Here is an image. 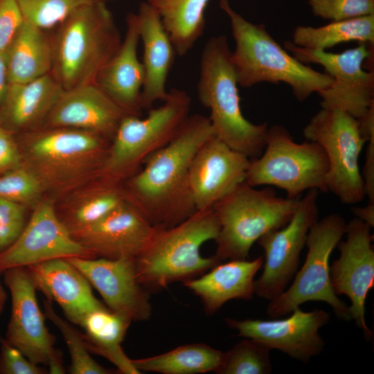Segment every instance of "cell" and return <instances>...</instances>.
Returning a JSON list of instances; mask_svg holds the SVG:
<instances>
[{
  "label": "cell",
  "mask_w": 374,
  "mask_h": 374,
  "mask_svg": "<svg viewBox=\"0 0 374 374\" xmlns=\"http://www.w3.org/2000/svg\"><path fill=\"white\" fill-rule=\"evenodd\" d=\"M156 229L125 201L101 220L71 235L96 258H136L145 249Z\"/></svg>",
  "instance_id": "obj_20"
},
{
  "label": "cell",
  "mask_w": 374,
  "mask_h": 374,
  "mask_svg": "<svg viewBox=\"0 0 374 374\" xmlns=\"http://www.w3.org/2000/svg\"><path fill=\"white\" fill-rule=\"evenodd\" d=\"M97 0H17L24 20L42 30L57 26L71 13Z\"/></svg>",
  "instance_id": "obj_35"
},
{
  "label": "cell",
  "mask_w": 374,
  "mask_h": 374,
  "mask_svg": "<svg viewBox=\"0 0 374 374\" xmlns=\"http://www.w3.org/2000/svg\"><path fill=\"white\" fill-rule=\"evenodd\" d=\"M22 165L46 193L64 195L99 179L111 140L95 132L62 127L18 134Z\"/></svg>",
  "instance_id": "obj_2"
},
{
  "label": "cell",
  "mask_w": 374,
  "mask_h": 374,
  "mask_svg": "<svg viewBox=\"0 0 374 374\" xmlns=\"http://www.w3.org/2000/svg\"><path fill=\"white\" fill-rule=\"evenodd\" d=\"M319 190L310 189L299 199L296 211L283 227L260 237L263 270L254 281L255 294L271 301L287 287L298 270L300 256L311 226L318 220Z\"/></svg>",
  "instance_id": "obj_13"
},
{
  "label": "cell",
  "mask_w": 374,
  "mask_h": 374,
  "mask_svg": "<svg viewBox=\"0 0 374 374\" xmlns=\"http://www.w3.org/2000/svg\"><path fill=\"white\" fill-rule=\"evenodd\" d=\"M225 353L204 344L181 346L155 356L132 359L141 371L162 374H199L217 373L223 363Z\"/></svg>",
  "instance_id": "obj_30"
},
{
  "label": "cell",
  "mask_w": 374,
  "mask_h": 374,
  "mask_svg": "<svg viewBox=\"0 0 374 374\" xmlns=\"http://www.w3.org/2000/svg\"><path fill=\"white\" fill-rule=\"evenodd\" d=\"M48 370L34 364L17 347L0 338V374H45Z\"/></svg>",
  "instance_id": "obj_39"
},
{
  "label": "cell",
  "mask_w": 374,
  "mask_h": 374,
  "mask_svg": "<svg viewBox=\"0 0 374 374\" xmlns=\"http://www.w3.org/2000/svg\"><path fill=\"white\" fill-rule=\"evenodd\" d=\"M229 18L235 48L231 62L238 83L250 87L260 82H285L299 101L328 87L332 78L319 72L287 52L267 32L264 24H255L235 12L229 0H220Z\"/></svg>",
  "instance_id": "obj_3"
},
{
  "label": "cell",
  "mask_w": 374,
  "mask_h": 374,
  "mask_svg": "<svg viewBox=\"0 0 374 374\" xmlns=\"http://www.w3.org/2000/svg\"><path fill=\"white\" fill-rule=\"evenodd\" d=\"M37 290L61 307L66 319L78 325L90 312L105 307L93 294L85 276L66 258L26 267Z\"/></svg>",
  "instance_id": "obj_22"
},
{
  "label": "cell",
  "mask_w": 374,
  "mask_h": 374,
  "mask_svg": "<svg viewBox=\"0 0 374 374\" xmlns=\"http://www.w3.org/2000/svg\"><path fill=\"white\" fill-rule=\"evenodd\" d=\"M28 209L0 197V253L9 247L24 230L30 217Z\"/></svg>",
  "instance_id": "obj_38"
},
{
  "label": "cell",
  "mask_w": 374,
  "mask_h": 374,
  "mask_svg": "<svg viewBox=\"0 0 374 374\" xmlns=\"http://www.w3.org/2000/svg\"><path fill=\"white\" fill-rule=\"evenodd\" d=\"M351 41L373 46L374 15L331 21L320 27L299 26L294 31L292 43L307 49L326 51Z\"/></svg>",
  "instance_id": "obj_32"
},
{
  "label": "cell",
  "mask_w": 374,
  "mask_h": 374,
  "mask_svg": "<svg viewBox=\"0 0 374 374\" xmlns=\"http://www.w3.org/2000/svg\"><path fill=\"white\" fill-rule=\"evenodd\" d=\"M346 222L338 213H332L317 220L310 229L305 244V262L291 285L279 296L269 301V317L285 316L308 301L328 303L336 315L351 320L348 306L334 292L330 276V257L346 233Z\"/></svg>",
  "instance_id": "obj_10"
},
{
  "label": "cell",
  "mask_w": 374,
  "mask_h": 374,
  "mask_svg": "<svg viewBox=\"0 0 374 374\" xmlns=\"http://www.w3.org/2000/svg\"><path fill=\"white\" fill-rule=\"evenodd\" d=\"M136 15L143 44L141 107L148 110L156 101L166 98L167 78L177 53L159 14L147 1L141 3Z\"/></svg>",
  "instance_id": "obj_24"
},
{
  "label": "cell",
  "mask_w": 374,
  "mask_h": 374,
  "mask_svg": "<svg viewBox=\"0 0 374 374\" xmlns=\"http://www.w3.org/2000/svg\"><path fill=\"white\" fill-rule=\"evenodd\" d=\"M126 24L124 39L118 51L98 74L95 84L127 115L140 117L143 109L141 91L145 71L137 55L140 41L137 15L129 13Z\"/></svg>",
  "instance_id": "obj_23"
},
{
  "label": "cell",
  "mask_w": 374,
  "mask_h": 374,
  "mask_svg": "<svg viewBox=\"0 0 374 374\" xmlns=\"http://www.w3.org/2000/svg\"><path fill=\"white\" fill-rule=\"evenodd\" d=\"M105 1H114V0H104Z\"/></svg>",
  "instance_id": "obj_45"
},
{
  "label": "cell",
  "mask_w": 374,
  "mask_h": 374,
  "mask_svg": "<svg viewBox=\"0 0 374 374\" xmlns=\"http://www.w3.org/2000/svg\"><path fill=\"white\" fill-rule=\"evenodd\" d=\"M353 213L357 218L368 224L370 226H374V204L368 203L365 207H353Z\"/></svg>",
  "instance_id": "obj_43"
},
{
  "label": "cell",
  "mask_w": 374,
  "mask_h": 374,
  "mask_svg": "<svg viewBox=\"0 0 374 374\" xmlns=\"http://www.w3.org/2000/svg\"><path fill=\"white\" fill-rule=\"evenodd\" d=\"M22 164L17 137L0 126V175Z\"/></svg>",
  "instance_id": "obj_41"
},
{
  "label": "cell",
  "mask_w": 374,
  "mask_h": 374,
  "mask_svg": "<svg viewBox=\"0 0 374 374\" xmlns=\"http://www.w3.org/2000/svg\"><path fill=\"white\" fill-rule=\"evenodd\" d=\"M9 84L6 51H0V105L5 98Z\"/></svg>",
  "instance_id": "obj_42"
},
{
  "label": "cell",
  "mask_w": 374,
  "mask_h": 374,
  "mask_svg": "<svg viewBox=\"0 0 374 374\" xmlns=\"http://www.w3.org/2000/svg\"><path fill=\"white\" fill-rule=\"evenodd\" d=\"M62 91L51 73L10 84L0 105V126L15 135L42 127Z\"/></svg>",
  "instance_id": "obj_25"
},
{
  "label": "cell",
  "mask_w": 374,
  "mask_h": 374,
  "mask_svg": "<svg viewBox=\"0 0 374 374\" xmlns=\"http://www.w3.org/2000/svg\"><path fill=\"white\" fill-rule=\"evenodd\" d=\"M215 136L209 118L189 116L172 139L122 183L127 202L155 227L173 226L196 211L188 187L190 164L199 148Z\"/></svg>",
  "instance_id": "obj_1"
},
{
  "label": "cell",
  "mask_w": 374,
  "mask_h": 374,
  "mask_svg": "<svg viewBox=\"0 0 374 374\" xmlns=\"http://www.w3.org/2000/svg\"><path fill=\"white\" fill-rule=\"evenodd\" d=\"M126 115L99 87L92 83L63 90L42 127L80 129L112 141Z\"/></svg>",
  "instance_id": "obj_21"
},
{
  "label": "cell",
  "mask_w": 374,
  "mask_h": 374,
  "mask_svg": "<svg viewBox=\"0 0 374 374\" xmlns=\"http://www.w3.org/2000/svg\"><path fill=\"white\" fill-rule=\"evenodd\" d=\"M6 56L10 84L47 75L53 66L52 36L24 21L6 50Z\"/></svg>",
  "instance_id": "obj_27"
},
{
  "label": "cell",
  "mask_w": 374,
  "mask_h": 374,
  "mask_svg": "<svg viewBox=\"0 0 374 374\" xmlns=\"http://www.w3.org/2000/svg\"><path fill=\"white\" fill-rule=\"evenodd\" d=\"M24 21L17 0H0V51H6Z\"/></svg>",
  "instance_id": "obj_40"
},
{
  "label": "cell",
  "mask_w": 374,
  "mask_h": 374,
  "mask_svg": "<svg viewBox=\"0 0 374 374\" xmlns=\"http://www.w3.org/2000/svg\"><path fill=\"white\" fill-rule=\"evenodd\" d=\"M4 280L11 296V315L5 339L19 349L34 364L51 371L64 367L62 355L55 348V337L45 325L36 287L26 267L7 269Z\"/></svg>",
  "instance_id": "obj_14"
},
{
  "label": "cell",
  "mask_w": 374,
  "mask_h": 374,
  "mask_svg": "<svg viewBox=\"0 0 374 374\" xmlns=\"http://www.w3.org/2000/svg\"><path fill=\"white\" fill-rule=\"evenodd\" d=\"M238 85L227 37H211L201 55L198 98L211 111L215 136L249 158H256L265 146L267 123L253 124L244 116Z\"/></svg>",
  "instance_id": "obj_5"
},
{
  "label": "cell",
  "mask_w": 374,
  "mask_h": 374,
  "mask_svg": "<svg viewBox=\"0 0 374 374\" xmlns=\"http://www.w3.org/2000/svg\"><path fill=\"white\" fill-rule=\"evenodd\" d=\"M371 226L355 217L346 224V239L337 244L339 257L330 267L332 289L338 295L344 294L351 301L348 311L364 337L371 339L373 332L365 319V303L374 287L373 235Z\"/></svg>",
  "instance_id": "obj_16"
},
{
  "label": "cell",
  "mask_w": 374,
  "mask_h": 374,
  "mask_svg": "<svg viewBox=\"0 0 374 374\" xmlns=\"http://www.w3.org/2000/svg\"><path fill=\"white\" fill-rule=\"evenodd\" d=\"M104 0L80 6L52 36L51 75L63 90L95 83L122 40Z\"/></svg>",
  "instance_id": "obj_4"
},
{
  "label": "cell",
  "mask_w": 374,
  "mask_h": 374,
  "mask_svg": "<svg viewBox=\"0 0 374 374\" xmlns=\"http://www.w3.org/2000/svg\"><path fill=\"white\" fill-rule=\"evenodd\" d=\"M263 262V256L251 260H226L199 277L184 281V285L201 300L204 311L213 314L231 300L253 298L254 277Z\"/></svg>",
  "instance_id": "obj_26"
},
{
  "label": "cell",
  "mask_w": 374,
  "mask_h": 374,
  "mask_svg": "<svg viewBox=\"0 0 374 374\" xmlns=\"http://www.w3.org/2000/svg\"><path fill=\"white\" fill-rule=\"evenodd\" d=\"M219 230L213 208L197 210L173 226L157 227L145 249L135 258L139 283L146 290H159L208 271L219 263L213 256L204 257L200 249L215 240Z\"/></svg>",
  "instance_id": "obj_6"
},
{
  "label": "cell",
  "mask_w": 374,
  "mask_h": 374,
  "mask_svg": "<svg viewBox=\"0 0 374 374\" xmlns=\"http://www.w3.org/2000/svg\"><path fill=\"white\" fill-rule=\"evenodd\" d=\"M132 321L107 306L88 313L79 326L88 350L106 358L119 373L139 374L132 359L123 350L121 344Z\"/></svg>",
  "instance_id": "obj_28"
},
{
  "label": "cell",
  "mask_w": 374,
  "mask_h": 374,
  "mask_svg": "<svg viewBox=\"0 0 374 374\" xmlns=\"http://www.w3.org/2000/svg\"><path fill=\"white\" fill-rule=\"evenodd\" d=\"M46 193L37 177L24 165L0 175V197L32 209Z\"/></svg>",
  "instance_id": "obj_36"
},
{
  "label": "cell",
  "mask_w": 374,
  "mask_h": 374,
  "mask_svg": "<svg viewBox=\"0 0 374 374\" xmlns=\"http://www.w3.org/2000/svg\"><path fill=\"white\" fill-rule=\"evenodd\" d=\"M284 45L298 60L319 64L332 78L330 85L319 93L321 108L339 109L358 120L374 107V73L364 66L371 57V45L360 43L338 53L301 48L292 41Z\"/></svg>",
  "instance_id": "obj_12"
},
{
  "label": "cell",
  "mask_w": 374,
  "mask_h": 374,
  "mask_svg": "<svg viewBox=\"0 0 374 374\" xmlns=\"http://www.w3.org/2000/svg\"><path fill=\"white\" fill-rule=\"evenodd\" d=\"M163 102L148 109L144 118L133 115L123 117L111 141L100 179L122 184L176 135L189 116L191 98L185 91L172 88Z\"/></svg>",
  "instance_id": "obj_8"
},
{
  "label": "cell",
  "mask_w": 374,
  "mask_h": 374,
  "mask_svg": "<svg viewBox=\"0 0 374 374\" xmlns=\"http://www.w3.org/2000/svg\"><path fill=\"white\" fill-rule=\"evenodd\" d=\"M299 199L278 197L271 188L259 190L246 181L238 185L212 207L220 224L217 262L247 259L255 242L289 222Z\"/></svg>",
  "instance_id": "obj_7"
},
{
  "label": "cell",
  "mask_w": 374,
  "mask_h": 374,
  "mask_svg": "<svg viewBox=\"0 0 374 374\" xmlns=\"http://www.w3.org/2000/svg\"><path fill=\"white\" fill-rule=\"evenodd\" d=\"M209 1L147 0L159 14L177 55L188 53L203 35Z\"/></svg>",
  "instance_id": "obj_29"
},
{
  "label": "cell",
  "mask_w": 374,
  "mask_h": 374,
  "mask_svg": "<svg viewBox=\"0 0 374 374\" xmlns=\"http://www.w3.org/2000/svg\"><path fill=\"white\" fill-rule=\"evenodd\" d=\"M265 148L259 158L251 161L245 179L249 185L276 186L291 199L312 188L328 192V161L317 143H298L284 127L274 125L267 130Z\"/></svg>",
  "instance_id": "obj_9"
},
{
  "label": "cell",
  "mask_w": 374,
  "mask_h": 374,
  "mask_svg": "<svg viewBox=\"0 0 374 374\" xmlns=\"http://www.w3.org/2000/svg\"><path fill=\"white\" fill-rule=\"evenodd\" d=\"M315 16L331 21L374 15V0H308Z\"/></svg>",
  "instance_id": "obj_37"
},
{
  "label": "cell",
  "mask_w": 374,
  "mask_h": 374,
  "mask_svg": "<svg viewBox=\"0 0 374 374\" xmlns=\"http://www.w3.org/2000/svg\"><path fill=\"white\" fill-rule=\"evenodd\" d=\"M95 258L60 219L53 199H42L33 208L16 240L0 253V274L8 269L69 258Z\"/></svg>",
  "instance_id": "obj_15"
},
{
  "label": "cell",
  "mask_w": 374,
  "mask_h": 374,
  "mask_svg": "<svg viewBox=\"0 0 374 374\" xmlns=\"http://www.w3.org/2000/svg\"><path fill=\"white\" fill-rule=\"evenodd\" d=\"M76 198L58 215L71 233L98 222L127 201L122 184L101 179L92 181Z\"/></svg>",
  "instance_id": "obj_31"
},
{
  "label": "cell",
  "mask_w": 374,
  "mask_h": 374,
  "mask_svg": "<svg viewBox=\"0 0 374 374\" xmlns=\"http://www.w3.org/2000/svg\"><path fill=\"white\" fill-rule=\"evenodd\" d=\"M45 317L60 330L68 348L71 364L69 372L71 374H109L107 369L97 362L90 355L81 332L75 328L71 322L59 316L52 305V301L46 299L43 301Z\"/></svg>",
  "instance_id": "obj_33"
},
{
  "label": "cell",
  "mask_w": 374,
  "mask_h": 374,
  "mask_svg": "<svg viewBox=\"0 0 374 374\" xmlns=\"http://www.w3.org/2000/svg\"><path fill=\"white\" fill-rule=\"evenodd\" d=\"M6 299L7 293L0 281V314L3 312Z\"/></svg>",
  "instance_id": "obj_44"
},
{
  "label": "cell",
  "mask_w": 374,
  "mask_h": 374,
  "mask_svg": "<svg viewBox=\"0 0 374 374\" xmlns=\"http://www.w3.org/2000/svg\"><path fill=\"white\" fill-rule=\"evenodd\" d=\"M282 319H244L226 318V325L238 332V336L253 339L270 350H278L291 357L308 362L320 354L325 342L319 333L327 324L330 314L315 308L303 311L299 307Z\"/></svg>",
  "instance_id": "obj_17"
},
{
  "label": "cell",
  "mask_w": 374,
  "mask_h": 374,
  "mask_svg": "<svg viewBox=\"0 0 374 374\" xmlns=\"http://www.w3.org/2000/svg\"><path fill=\"white\" fill-rule=\"evenodd\" d=\"M271 350L249 338L237 343L225 353L219 374H269L272 372Z\"/></svg>",
  "instance_id": "obj_34"
},
{
  "label": "cell",
  "mask_w": 374,
  "mask_h": 374,
  "mask_svg": "<svg viewBox=\"0 0 374 374\" xmlns=\"http://www.w3.org/2000/svg\"><path fill=\"white\" fill-rule=\"evenodd\" d=\"M87 278L107 307L132 321L150 319L152 307L147 290L139 283L135 258H66Z\"/></svg>",
  "instance_id": "obj_18"
},
{
  "label": "cell",
  "mask_w": 374,
  "mask_h": 374,
  "mask_svg": "<svg viewBox=\"0 0 374 374\" xmlns=\"http://www.w3.org/2000/svg\"><path fill=\"white\" fill-rule=\"evenodd\" d=\"M250 158L216 136L196 153L189 168L188 187L196 211L211 208L245 181Z\"/></svg>",
  "instance_id": "obj_19"
},
{
  "label": "cell",
  "mask_w": 374,
  "mask_h": 374,
  "mask_svg": "<svg viewBox=\"0 0 374 374\" xmlns=\"http://www.w3.org/2000/svg\"><path fill=\"white\" fill-rule=\"evenodd\" d=\"M303 135L326 152L329 164L328 191L345 204L362 201L366 194L358 161L366 141L357 119L339 109L321 108L305 127Z\"/></svg>",
  "instance_id": "obj_11"
}]
</instances>
